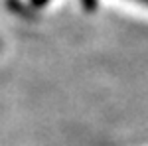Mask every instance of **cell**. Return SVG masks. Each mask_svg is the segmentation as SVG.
Returning a JSON list of instances; mask_svg holds the SVG:
<instances>
[{"mask_svg": "<svg viewBox=\"0 0 148 146\" xmlns=\"http://www.w3.org/2000/svg\"><path fill=\"white\" fill-rule=\"evenodd\" d=\"M132 2H136V4H142V6H146V8H148V0H132Z\"/></svg>", "mask_w": 148, "mask_h": 146, "instance_id": "obj_1", "label": "cell"}]
</instances>
